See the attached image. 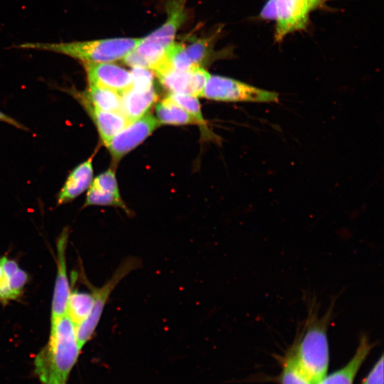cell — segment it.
<instances>
[{
    "label": "cell",
    "instance_id": "obj_1",
    "mask_svg": "<svg viewBox=\"0 0 384 384\" xmlns=\"http://www.w3.org/2000/svg\"><path fill=\"white\" fill-rule=\"evenodd\" d=\"M80 348L75 326L66 314L51 321L48 344L34 360L35 372L43 384H67Z\"/></svg>",
    "mask_w": 384,
    "mask_h": 384
},
{
    "label": "cell",
    "instance_id": "obj_2",
    "mask_svg": "<svg viewBox=\"0 0 384 384\" xmlns=\"http://www.w3.org/2000/svg\"><path fill=\"white\" fill-rule=\"evenodd\" d=\"M315 303H309L302 331L291 352L297 365L311 384H316L326 375L329 362L327 327L332 314L331 306L319 316Z\"/></svg>",
    "mask_w": 384,
    "mask_h": 384
},
{
    "label": "cell",
    "instance_id": "obj_3",
    "mask_svg": "<svg viewBox=\"0 0 384 384\" xmlns=\"http://www.w3.org/2000/svg\"><path fill=\"white\" fill-rule=\"evenodd\" d=\"M141 40L136 38H115L63 43L28 42L17 47L65 55L84 64L100 63L122 60L137 46Z\"/></svg>",
    "mask_w": 384,
    "mask_h": 384
},
{
    "label": "cell",
    "instance_id": "obj_4",
    "mask_svg": "<svg viewBox=\"0 0 384 384\" xmlns=\"http://www.w3.org/2000/svg\"><path fill=\"white\" fill-rule=\"evenodd\" d=\"M333 0H267L259 18L274 21L275 43H281L289 34L304 31L310 23V15L316 10H328Z\"/></svg>",
    "mask_w": 384,
    "mask_h": 384
},
{
    "label": "cell",
    "instance_id": "obj_5",
    "mask_svg": "<svg viewBox=\"0 0 384 384\" xmlns=\"http://www.w3.org/2000/svg\"><path fill=\"white\" fill-rule=\"evenodd\" d=\"M202 97L225 102H275L276 92L258 88L233 78L210 75Z\"/></svg>",
    "mask_w": 384,
    "mask_h": 384
},
{
    "label": "cell",
    "instance_id": "obj_6",
    "mask_svg": "<svg viewBox=\"0 0 384 384\" xmlns=\"http://www.w3.org/2000/svg\"><path fill=\"white\" fill-rule=\"evenodd\" d=\"M142 265L138 257L125 258L117 268L112 277L101 287H92L94 302L87 319L75 328L78 343L80 348L92 337L102 316L106 302L111 292L119 282Z\"/></svg>",
    "mask_w": 384,
    "mask_h": 384
},
{
    "label": "cell",
    "instance_id": "obj_7",
    "mask_svg": "<svg viewBox=\"0 0 384 384\" xmlns=\"http://www.w3.org/2000/svg\"><path fill=\"white\" fill-rule=\"evenodd\" d=\"M160 125L151 114L132 121L105 146L115 160H119L146 139Z\"/></svg>",
    "mask_w": 384,
    "mask_h": 384
},
{
    "label": "cell",
    "instance_id": "obj_8",
    "mask_svg": "<svg viewBox=\"0 0 384 384\" xmlns=\"http://www.w3.org/2000/svg\"><path fill=\"white\" fill-rule=\"evenodd\" d=\"M68 238V229L64 228L57 240V274L51 308V321L67 314L68 299L70 294L66 271L65 252Z\"/></svg>",
    "mask_w": 384,
    "mask_h": 384
},
{
    "label": "cell",
    "instance_id": "obj_9",
    "mask_svg": "<svg viewBox=\"0 0 384 384\" xmlns=\"http://www.w3.org/2000/svg\"><path fill=\"white\" fill-rule=\"evenodd\" d=\"M88 84L106 87L120 94L132 85L131 72L112 63H86Z\"/></svg>",
    "mask_w": 384,
    "mask_h": 384
},
{
    "label": "cell",
    "instance_id": "obj_10",
    "mask_svg": "<svg viewBox=\"0 0 384 384\" xmlns=\"http://www.w3.org/2000/svg\"><path fill=\"white\" fill-rule=\"evenodd\" d=\"M185 1L186 0H170L166 6V21L143 39L157 43L167 48L174 42L177 31L185 20Z\"/></svg>",
    "mask_w": 384,
    "mask_h": 384
},
{
    "label": "cell",
    "instance_id": "obj_11",
    "mask_svg": "<svg viewBox=\"0 0 384 384\" xmlns=\"http://www.w3.org/2000/svg\"><path fill=\"white\" fill-rule=\"evenodd\" d=\"M92 161L90 158L72 171L58 194V204L73 200L90 187L93 179Z\"/></svg>",
    "mask_w": 384,
    "mask_h": 384
},
{
    "label": "cell",
    "instance_id": "obj_12",
    "mask_svg": "<svg viewBox=\"0 0 384 384\" xmlns=\"http://www.w3.org/2000/svg\"><path fill=\"white\" fill-rule=\"evenodd\" d=\"M154 87L148 90H137L132 87L121 94L119 112L133 121L147 114L156 100Z\"/></svg>",
    "mask_w": 384,
    "mask_h": 384
},
{
    "label": "cell",
    "instance_id": "obj_13",
    "mask_svg": "<svg viewBox=\"0 0 384 384\" xmlns=\"http://www.w3.org/2000/svg\"><path fill=\"white\" fill-rule=\"evenodd\" d=\"M83 102L105 145L132 122L120 112L102 111Z\"/></svg>",
    "mask_w": 384,
    "mask_h": 384
},
{
    "label": "cell",
    "instance_id": "obj_14",
    "mask_svg": "<svg viewBox=\"0 0 384 384\" xmlns=\"http://www.w3.org/2000/svg\"><path fill=\"white\" fill-rule=\"evenodd\" d=\"M371 348L372 344L366 336H363L353 356L347 364L329 375L324 377L316 384H353L359 368Z\"/></svg>",
    "mask_w": 384,
    "mask_h": 384
},
{
    "label": "cell",
    "instance_id": "obj_15",
    "mask_svg": "<svg viewBox=\"0 0 384 384\" xmlns=\"http://www.w3.org/2000/svg\"><path fill=\"white\" fill-rule=\"evenodd\" d=\"M83 102L102 111L119 112L121 94L106 87L89 85Z\"/></svg>",
    "mask_w": 384,
    "mask_h": 384
},
{
    "label": "cell",
    "instance_id": "obj_16",
    "mask_svg": "<svg viewBox=\"0 0 384 384\" xmlns=\"http://www.w3.org/2000/svg\"><path fill=\"white\" fill-rule=\"evenodd\" d=\"M156 119L159 124L184 125L197 124L196 121L169 96L162 100L156 107Z\"/></svg>",
    "mask_w": 384,
    "mask_h": 384
},
{
    "label": "cell",
    "instance_id": "obj_17",
    "mask_svg": "<svg viewBox=\"0 0 384 384\" xmlns=\"http://www.w3.org/2000/svg\"><path fill=\"white\" fill-rule=\"evenodd\" d=\"M94 302L92 293L74 291L70 293L67 307V314L75 328L89 316Z\"/></svg>",
    "mask_w": 384,
    "mask_h": 384
},
{
    "label": "cell",
    "instance_id": "obj_18",
    "mask_svg": "<svg viewBox=\"0 0 384 384\" xmlns=\"http://www.w3.org/2000/svg\"><path fill=\"white\" fill-rule=\"evenodd\" d=\"M161 84L171 93L188 94L189 73L177 71L170 68L157 75Z\"/></svg>",
    "mask_w": 384,
    "mask_h": 384
},
{
    "label": "cell",
    "instance_id": "obj_19",
    "mask_svg": "<svg viewBox=\"0 0 384 384\" xmlns=\"http://www.w3.org/2000/svg\"><path fill=\"white\" fill-rule=\"evenodd\" d=\"M114 206L122 208L129 214V210L120 196L101 193L91 187H89L85 203V206Z\"/></svg>",
    "mask_w": 384,
    "mask_h": 384
},
{
    "label": "cell",
    "instance_id": "obj_20",
    "mask_svg": "<svg viewBox=\"0 0 384 384\" xmlns=\"http://www.w3.org/2000/svg\"><path fill=\"white\" fill-rule=\"evenodd\" d=\"M169 97L184 109L199 125H206L197 97L186 93H171Z\"/></svg>",
    "mask_w": 384,
    "mask_h": 384
},
{
    "label": "cell",
    "instance_id": "obj_21",
    "mask_svg": "<svg viewBox=\"0 0 384 384\" xmlns=\"http://www.w3.org/2000/svg\"><path fill=\"white\" fill-rule=\"evenodd\" d=\"M167 58L171 68L177 71H188L193 65L183 45L173 42L166 48Z\"/></svg>",
    "mask_w": 384,
    "mask_h": 384
},
{
    "label": "cell",
    "instance_id": "obj_22",
    "mask_svg": "<svg viewBox=\"0 0 384 384\" xmlns=\"http://www.w3.org/2000/svg\"><path fill=\"white\" fill-rule=\"evenodd\" d=\"M212 40L196 38L185 46V50L193 65H200L208 58L211 51Z\"/></svg>",
    "mask_w": 384,
    "mask_h": 384
},
{
    "label": "cell",
    "instance_id": "obj_23",
    "mask_svg": "<svg viewBox=\"0 0 384 384\" xmlns=\"http://www.w3.org/2000/svg\"><path fill=\"white\" fill-rule=\"evenodd\" d=\"M281 384H311L301 371L291 353L285 359L283 366Z\"/></svg>",
    "mask_w": 384,
    "mask_h": 384
},
{
    "label": "cell",
    "instance_id": "obj_24",
    "mask_svg": "<svg viewBox=\"0 0 384 384\" xmlns=\"http://www.w3.org/2000/svg\"><path fill=\"white\" fill-rule=\"evenodd\" d=\"M189 85L188 94L196 97H202L210 74L200 65H193L188 70Z\"/></svg>",
    "mask_w": 384,
    "mask_h": 384
},
{
    "label": "cell",
    "instance_id": "obj_25",
    "mask_svg": "<svg viewBox=\"0 0 384 384\" xmlns=\"http://www.w3.org/2000/svg\"><path fill=\"white\" fill-rule=\"evenodd\" d=\"M90 187L101 193L120 196L115 174L112 169L102 173L92 179Z\"/></svg>",
    "mask_w": 384,
    "mask_h": 384
},
{
    "label": "cell",
    "instance_id": "obj_26",
    "mask_svg": "<svg viewBox=\"0 0 384 384\" xmlns=\"http://www.w3.org/2000/svg\"><path fill=\"white\" fill-rule=\"evenodd\" d=\"M131 74L132 88L137 90H148L153 88V76L149 69L134 68Z\"/></svg>",
    "mask_w": 384,
    "mask_h": 384
},
{
    "label": "cell",
    "instance_id": "obj_27",
    "mask_svg": "<svg viewBox=\"0 0 384 384\" xmlns=\"http://www.w3.org/2000/svg\"><path fill=\"white\" fill-rule=\"evenodd\" d=\"M27 280V273L21 269H18L8 279L9 287L16 298L21 295Z\"/></svg>",
    "mask_w": 384,
    "mask_h": 384
},
{
    "label": "cell",
    "instance_id": "obj_28",
    "mask_svg": "<svg viewBox=\"0 0 384 384\" xmlns=\"http://www.w3.org/2000/svg\"><path fill=\"white\" fill-rule=\"evenodd\" d=\"M362 384H383V356L375 363Z\"/></svg>",
    "mask_w": 384,
    "mask_h": 384
},
{
    "label": "cell",
    "instance_id": "obj_29",
    "mask_svg": "<svg viewBox=\"0 0 384 384\" xmlns=\"http://www.w3.org/2000/svg\"><path fill=\"white\" fill-rule=\"evenodd\" d=\"M15 299H16V297L11 290L8 279L4 274L0 265V302H6Z\"/></svg>",
    "mask_w": 384,
    "mask_h": 384
},
{
    "label": "cell",
    "instance_id": "obj_30",
    "mask_svg": "<svg viewBox=\"0 0 384 384\" xmlns=\"http://www.w3.org/2000/svg\"><path fill=\"white\" fill-rule=\"evenodd\" d=\"M0 265L7 279L19 269L16 262L9 259L7 257H1L0 258Z\"/></svg>",
    "mask_w": 384,
    "mask_h": 384
},
{
    "label": "cell",
    "instance_id": "obj_31",
    "mask_svg": "<svg viewBox=\"0 0 384 384\" xmlns=\"http://www.w3.org/2000/svg\"><path fill=\"white\" fill-rule=\"evenodd\" d=\"M0 120L4 122L9 123L14 127L25 129L24 127H23L19 122L16 121L14 118L11 117L10 116H8L7 114H4V112L1 111H0Z\"/></svg>",
    "mask_w": 384,
    "mask_h": 384
}]
</instances>
